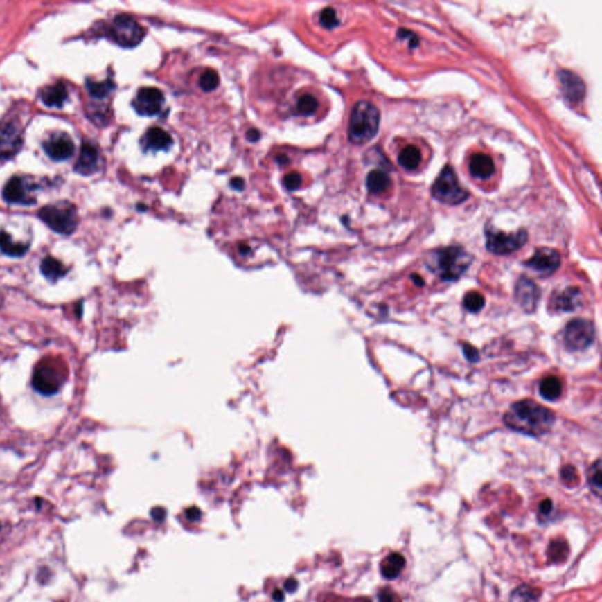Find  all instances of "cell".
I'll return each instance as SVG.
<instances>
[{"label": "cell", "mask_w": 602, "mask_h": 602, "mask_svg": "<svg viewBox=\"0 0 602 602\" xmlns=\"http://www.w3.org/2000/svg\"><path fill=\"white\" fill-rule=\"evenodd\" d=\"M540 296L541 292L539 286L534 284L529 278L521 276L515 287V298L517 303L522 307V310L527 313H533L538 307Z\"/></svg>", "instance_id": "2e32d148"}, {"label": "cell", "mask_w": 602, "mask_h": 602, "mask_svg": "<svg viewBox=\"0 0 602 602\" xmlns=\"http://www.w3.org/2000/svg\"><path fill=\"white\" fill-rule=\"evenodd\" d=\"M65 379V372L57 362H43L35 367L32 386L43 396H53L60 389Z\"/></svg>", "instance_id": "52a82bcc"}, {"label": "cell", "mask_w": 602, "mask_h": 602, "mask_svg": "<svg viewBox=\"0 0 602 602\" xmlns=\"http://www.w3.org/2000/svg\"><path fill=\"white\" fill-rule=\"evenodd\" d=\"M47 156L55 161H64L73 157L76 146L73 140L67 133L58 132L51 134L43 144Z\"/></svg>", "instance_id": "5bb4252c"}, {"label": "cell", "mask_w": 602, "mask_h": 602, "mask_svg": "<svg viewBox=\"0 0 602 602\" xmlns=\"http://www.w3.org/2000/svg\"><path fill=\"white\" fill-rule=\"evenodd\" d=\"M366 186L372 193H382V192L389 190V186H391V179H389V175H386L385 172L374 170V171L369 172V175H367Z\"/></svg>", "instance_id": "484cf974"}, {"label": "cell", "mask_w": 602, "mask_h": 602, "mask_svg": "<svg viewBox=\"0 0 602 602\" xmlns=\"http://www.w3.org/2000/svg\"><path fill=\"white\" fill-rule=\"evenodd\" d=\"M568 554L567 545L563 540H556L552 542L549 547V556H552L556 563H561L566 560Z\"/></svg>", "instance_id": "e575fe53"}, {"label": "cell", "mask_w": 602, "mask_h": 602, "mask_svg": "<svg viewBox=\"0 0 602 602\" xmlns=\"http://www.w3.org/2000/svg\"><path fill=\"white\" fill-rule=\"evenodd\" d=\"M165 98L159 89L157 87H143L138 91L136 98L133 99V109L140 116L153 117L163 109Z\"/></svg>", "instance_id": "8fae6325"}, {"label": "cell", "mask_w": 602, "mask_h": 602, "mask_svg": "<svg viewBox=\"0 0 602 602\" xmlns=\"http://www.w3.org/2000/svg\"><path fill=\"white\" fill-rule=\"evenodd\" d=\"M565 344L572 351H583L593 344L595 339L594 324L586 319H574L565 328Z\"/></svg>", "instance_id": "9c48e42d"}, {"label": "cell", "mask_w": 602, "mask_h": 602, "mask_svg": "<svg viewBox=\"0 0 602 602\" xmlns=\"http://www.w3.org/2000/svg\"><path fill=\"white\" fill-rule=\"evenodd\" d=\"M412 280L414 281V284H416V286H419V287H421V286H424L425 285L424 280L421 279V276H418V274L412 276Z\"/></svg>", "instance_id": "7dc6e473"}, {"label": "cell", "mask_w": 602, "mask_h": 602, "mask_svg": "<svg viewBox=\"0 0 602 602\" xmlns=\"http://www.w3.org/2000/svg\"><path fill=\"white\" fill-rule=\"evenodd\" d=\"M472 258L460 246H450L436 249L427 259L431 271L445 281H455L470 267Z\"/></svg>", "instance_id": "7a4b0ae2"}, {"label": "cell", "mask_w": 602, "mask_h": 602, "mask_svg": "<svg viewBox=\"0 0 602 602\" xmlns=\"http://www.w3.org/2000/svg\"><path fill=\"white\" fill-rule=\"evenodd\" d=\"M540 596L539 591L531 586H521L511 595L509 602H538Z\"/></svg>", "instance_id": "83f0119b"}, {"label": "cell", "mask_w": 602, "mask_h": 602, "mask_svg": "<svg viewBox=\"0 0 602 602\" xmlns=\"http://www.w3.org/2000/svg\"><path fill=\"white\" fill-rule=\"evenodd\" d=\"M398 161L400 163L401 168L407 171L416 170L421 163V152L416 146L409 145L400 152V154L398 157Z\"/></svg>", "instance_id": "4316f807"}, {"label": "cell", "mask_w": 602, "mask_h": 602, "mask_svg": "<svg viewBox=\"0 0 602 602\" xmlns=\"http://www.w3.org/2000/svg\"><path fill=\"white\" fill-rule=\"evenodd\" d=\"M583 298V292L579 288H565L553 296L552 306L556 312H573L581 306Z\"/></svg>", "instance_id": "ac0fdd59"}, {"label": "cell", "mask_w": 602, "mask_h": 602, "mask_svg": "<svg viewBox=\"0 0 602 602\" xmlns=\"http://www.w3.org/2000/svg\"><path fill=\"white\" fill-rule=\"evenodd\" d=\"M468 168L474 178L481 179V180L490 179L495 171L493 160L485 153H475L470 157Z\"/></svg>", "instance_id": "ffe728a7"}, {"label": "cell", "mask_w": 602, "mask_h": 602, "mask_svg": "<svg viewBox=\"0 0 602 602\" xmlns=\"http://www.w3.org/2000/svg\"><path fill=\"white\" fill-rule=\"evenodd\" d=\"M463 354L467 357V360L470 362H477L479 360V352L474 346L470 344H463Z\"/></svg>", "instance_id": "8d00e7d4"}, {"label": "cell", "mask_w": 602, "mask_h": 602, "mask_svg": "<svg viewBox=\"0 0 602 602\" xmlns=\"http://www.w3.org/2000/svg\"><path fill=\"white\" fill-rule=\"evenodd\" d=\"M380 602H400L398 599H396V595L391 593V592L382 591L380 594Z\"/></svg>", "instance_id": "60d3db41"}, {"label": "cell", "mask_w": 602, "mask_h": 602, "mask_svg": "<svg viewBox=\"0 0 602 602\" xmlns=\"http://www.w3.org/2000/svg\"><path fill=\"white\" fill-rule=\"evenodd\" d=\"M0 305H1V296H0Z\"/></svg>", "instance_id": "681fc988"}, {"label": "cell", "mask_w": 602, "mask_h": 602, "mask_svg": "<svg viewBox=\"0 0 602 602\" xmlns=\"http://www.w3.org/2000/svg\"><path fill=\"white\" fill-rule=\"evenodd\" d=\"M432 195L438 202L446 205H459L466 202L470 195L459 185L453 168L445 166L432 186Z\"/></svg>", "instance_id": "5b68a950"}, {"label": "cell", "mask_w": 602, "mask_h": 602, "mask_svg": "<svg viewBox=\"0 0 602 602\" xmlns=\"http://www.w3.org/2000/svg\"><path fill=\"white\" fill-rule=\"evenodd\" d=\"M561 264L560 253L554 249L542 247L536 249L532 257L526 261V266L532 268L533 271L540 273L542 276H551L556 272Z\"/></svg>", "instance_id": "4fadbf2b"}, {"label": "cell", "mask_w": 602, "mask_h": 602, "mask_svg": "<svg viewBox=\"0 0 602 602\" xmlns=\"http://www.w3.org/2000/svg\"><path fill=\"white\" fill-rule=\"evenodd\" d=\"M67 89L64 84L58 82L53 85L46 86L40 92V99L48 107H62L67 100Z\"/></svg>", "instance_id": "44dd1931"}, {"label": "cell", "mask_w": 602, "mask_h": 602, "mask_svg": "<svg viewBox=\"0 0 602 602\" xmlns=\"http://www.w3.org/2000/svg\"><path fill=\"white\" fill-rule=\"evenodd\" d=\"M28 244H21L13 241L11 236L5 231H0V251L8 257H23L28 252Z\"/></svg>", "instance_id": "603a6c76"}, {"label": "cell", "mask_w": 602, "mask_h": 602, "mask_svg": "<svg viewBox=\"0 0 602 602\" xmlns=\"http://www.w3.org/2000/svg\"><path fill=\"white\" fill-rule=\"evenodd\" d=\"M379 125V109L369 101H359L351 113L348 140L352 144H366L377 136Z\"/></svg>", "instance_id": "3957f363"}, {"label": "cell", "mask_w": 602, "mask_h": 602, "mask_svg": "<svg viewBox=\"0 0 602 602\" xmlns=\"http://www.w3.org/2000/svg\"><path fill=\"white\" fill-rule=\"evenodd\" d=\"M303 179L298 172H291L284 178V186L286 190L296 191L301 186Z\"/></svg>", "instance_id": "d590c367"}, {"label": "cell", "mask_w": 602, "mask_h": 602, "mask_svg": "<svg viewBox=\"0 0 602 602\" xmlns=\"http://www.w3.org/2000/svg\"><path fill=\"white\" fill-rule=\"evenodd\" d=\"M527 239L529 236L524 229H520L515 233H505L492 229L486 231V247L490 253L499 256L515 252L526 244Z\"/></svg>", "instance_id": "ba28073f"}, {"label": "cell", "mask_w": 602, "mask_h": 602, "mask_svg": "<svg viewBox=\"0 0 602 602\" xmlns=\"http://www.w3.org/2000/svg\"><path fill=\"white\" fill-rule=\"evenodd\" d=\"M273 599H274V601L276 602H283L285 599L284 593L281 591H274V593H273Z\"/></svg>", "instance_id": "bcb514c9"}, {"label": "cell", "mask_w": 602, "mask_h": 602, "mask_svg": "<svg viewBox=\"0 0 602 602\" xmlns=\"http://www.w3.org/2000/svg\"><path fill=\"white\" fill-rule=\"evenodd\" d=\"M588 484L595 495L600 497L602 490L601 460L598 459L588 470Z\"/></svg>", "instance_id": "f546056e"}, {"label": "cell", "mask_w": 602, "mask_h": 602, "mask_svg": "<svg viewBox=\"0 0 602 602\" xmlns=\"http://www.w3.org/2000/svg\"><path fill=\"white\" fill-rule=\"evenodd\" d=\"M24 145L23 130L12 121L0 123V160H8L17 156Z\"/></svg>", "instance_id": "30bf717a"}, {"label": "cell", "mask_w": 602, "mask_h": 602, "mask_svg": "<svg viewBox=\"0 0 602 602\" xmlns=\"http://www.w3.org/2000/svg\"><path fill=\"white\" fill-rule=\"evenodd\" d=\"M296 109L303 116H313L318 109V100L311 94H305L298 101Z\"/></svg>", "instance_id": "1f68e13d"}, {"label": "cell", "mask_w": 602, "mask_h": 602, "mask_svg": "<svg viewBox=\"0 0 602 602\" xmlns=\"http://www.w3.org/2000/svg\"><path fill=\"white\" fill-rule=\"evenodd\" d=\"M559 82L563 97L571 104H579L586 94V86L578 74L571 71H559Z\"/></svg>", "instance_id": "9a60e30c"}, {"label": "cell", "mask_w": 602, "mask_h": 602, "mask_svg": "<svg viewBox=\"0 0 602 602\" xmlns=\"http://www.w3.org/2000/svg\"><path fill=\"white\" fill-rule=\"evenodd\" d=\"M276 163L279 165H286L288 163V158L285 154H280V156L276 157Z\"/></svg>", "instance_id": "c3c4849f"}, {"label": "cell", "mask_w": 602, "mask_h": 602, "mask_svg": "<svg viewBox=\"0 0 602 602\" xmlns=\"http://www.w3.org/2000/svg\"><path fill=\"white\" fill-rule=\"evenodd\" d=\"M231 186L233 187L234 190L242 191L245 188V182L242 178H233L231 180Z\"/></svg>", "instance_id": "7bdbcfd3"}, {"label": "cell", "mask_w": 602, "mask_h": 602, "mask_svg": "<svg viewBox=\"0 0 602 602\" xmlns=\"http://www.w3.org/2000/svg\"><path fill=\"white\" fill-rule=\"evenodd\" d=\"M144 151H168L173 145L171 134L160 127H151L140 140Z\"/></svg>", "instance_id": "e0dca14e"}, {"label": "cell", "mask_w": 602, "mask_h": 602, "mask_svg": "<svg viewBox=\"0 0 602 602\" xmlns=\"http://www.w3.org/2000/svg\"><path fill=\"white\" fill-rule=\"evenodd\" d=\"M39 218L51 229L65 236L73 233L78 225L77 209L69 202L44 206L39 211Z\"/></svg>", "instance_id": "277c9868"}, {"label": "cell", "mask_w": 602, "mask_h": 602, "mask_svg": "<svg viewBox=\"0 0 602 602\" xmlns=\"http://www.w3.org/2000/svg\"><path fill=\"white\" fill-rule=\"evenodd\" d=\"M246 139L251 141V143H256V141L260 139V132L257 129L249 130L247 133H246Z\"/></svg>", "instance_id": "b9f144b4"}, {"label": "cell", "mask_w": 602, "mask_h": 602, "mask_svg": "<svg viewBox=\"0 0 602 602\" xmlns=\"http://www.w3.org/2000/svg\"><path fill=\"white\" fill-rule=\"evenodd\" d=\"M463 306L467 311L478 313L485 306V298L478 292H468L463 298Z\"/></svg>", "instance_id": "4dcf8cb0"}, {"label": "cell", "mask_w": 602, "mask_h": 602, "mask_svg": "<svg viewBox=\"0 0 602 602\" xmlns=\"http://www.w3.org/2000/svg\"><path fill=\"white\" fill-rule=\"evenodd\" d=\"M553 508V502L549 499H546L540 504V512L542 514H548Z\"/></svg>", "instance_id": "ee69618b"}, {"label": "cell", "mask_w": 602, "mask_h": 602, "mask_svg": "<svg viewBox=\"0 0 602 602\" xmlns=\"http://www.w3.org/2000/svg\"><path fill=\"white\" fill-rule=\"evenodd\" d=\"M285 588H286V591L290 592V593L296 592V588H298V581L294 579H288L287 581L285 583Z\"/></svg>", "instance_id": "f6af8a7d"}, {"label": "cell", "mask_w": 602, "mask_h": 602, "mask_svg": "<svg viewBox=\"0 0 602 602\" xmlns=\"http://www.w3.org/2000/svg\"><path fill=\"white\" fill-rule=\"evenodd\" d=\"M319 21L323 25L324 28H328V30L337 28L339 25L337 12L332 8H324L321 13H320V17H319Z\"/></svg>", "instance_id": "836d02e7"}, {"label": "cell", "mask_w": 602, "mask_h": 602, "mask_svg": "<svg viewBox=\"0 0 602 602\" xmlns=\"http://www.w3.org/2000/svg\"><path fill=\"white\" fill-rule=\"evenodd\" d=\"M151 515L153 520L157 521V522H163L166 517V511L163 507H156V508L152 509Z\"/></svg>", "instance_id": "f35d334b"}, {"label": "cell", "mask_w": 602, "mask_h": 602, "mask_svg": "<svg viewBox=\"0 0 602 602\" xmlns=\"http://www.w3.org/2000/svg\"><path fill=\"white\" fill-rule=\"evenodd\" d=\"M405 567V558L399 553H392L381 563V573L386 579H396Z\"/></svg>", "instance_id": "7402d4cb"}, {"label": "cell", "mask_w": 602, "mask_h": 602, "mask_svg": "<svg viewBox=\"0 0 602 602\" xmlns=\"http://www.w3.org/2000/svg\"><path fill=\"white\" fill-rule=\"evenodd\" d=\"M35 186L28 183V180L13 177L10 179L3 190V198L8 204H19V205H31L35 204L33 195Z\"/></svg>", "instance_id": "7c38bea8"}, {"label": "cell", "mask_w": 602, "mask_h": 602, "mask_svg": "<svg viewBox=\"0 0 602 602\" xmlns=\"http://www.w3.org/2000/svg\"><path fill=\"white\" fill-rule=\"evenodd\" d=\"M504 421L507 427L524 434L540 436L547 433L556 423L554 413L533 400H522L512 405Z\"/></svg>", "instance_id": "6da1fadb"}, {"label": "cell", "mask_w": 602, "mask_h": 602, "mask_svg": "<svg viewBox=\"0 0 602 602\" xmlns=\"http://www.w3.org/2000/svg\"><path fill=\"white\" fill-rule=\"evenodd\" d=\"M540 396L548 401H554L559 399L563 394V382L559 378L554 375L545 378L539 386Z\"/></svg>", "instance_id": "cb8c5ba5"}, {"label": "cell", "mask_w": 602, "mask_h": 602, "mask_svg": "<svg viewBox=\"0 0 602 602\" xmlns=\"http://www.w3.org/2000/svg\"><path fill=\"white\" fill-rule=\"evenodd\" d=\"M199 85L205 92H211L219 85V76L214 70H206L200 76Z\"/></svg>", "instance_id": "d6a6232c"}, {"label": "cell", "mask_w": 602, "mask_h": 602, "mask_svg": "<svg viewBox=\"0 0 602 602\" xmlns=\"http://www.w3.org/2000/svg\"><path fill=\"white\" fill-rule=\"evenodd\" d=\"M144 28L129 15H119L113 19L109 28V37L114 43L125 48H132L144 39Z\"/></svg>", "instance_id": "8992f818"}, {"label": "cell", "mask_w": 602, "mask_h": 602, "mask_svg": "<svg viewBox=\"0 0 602 602\" xmlns=\"http://www.w3.org/2000/svg\"><path fill=\"white\" fill-rule=\"evenodd\" d=\"M40 271L44 276L51 281H57L67 272V267L58 259L53 257L44 258V260L40 264Z\"/></svg>", "instance_id": "d4e9b609"}, {"label": "cell", "mask_w": 602, "mask_h": 602, "mask_svg": "<svg viewBox=\"0 0 602 602\" xmlns=\"http://www.w3.org/2000/svg\"><path fill=\"white\" fill-rule=\"evenodd\" d=\"M86 87L89 89V94L92 97L98 98V99H104L107 97L113 89H114V82L112 80H105V82H97L87 80Z\"/></svg>", "instance_id": "f1b7e54d"}, {"label": "cell", "mask_w": 602, "mask_h": 602, "mask_svg": "<svg viewBox=\"0 0 602 602\" xmlns=\"http://www.w3.org/2000/svg\"><path fill=\"white\" fill-rule=\"evenodd\" d=\"M99 163V152L91 143H84L80 148L78 161L74 166V171L82 175H89L97 171Z\"/></svg>", "instance_id": "d6986e66"}, {"label": "cell", "mask_w": 602, "mask_h": 602, "mask_svg": "<svg viewBox=\"0 0 602 602\" xmlns=\"http://www.w3.org/2000/svg\"><path fill=\"white\" fill-rule=\"evenodd\" d=\"M561 475H563V479L565 481L573 482L574 481V478H576V472H575V468H573V467L566 466L563 467Z\"/></svg>", "instance_id": "74e56055"}, {"label": "cell", "mask_w": 602, "mask_h": 602, "mask_svg": "<svg viewBox=\"0 0 602 602\" xmlns=\"http://www.w3.org/2000/svg\"><path fill=\"white\" fill-rule=\"evenodd\" d=\"M202 517V512L197 507H191L186 511V517L190 521H198Z\"/></svg>", "instance_id": "ab89813d"}]
</instances>
